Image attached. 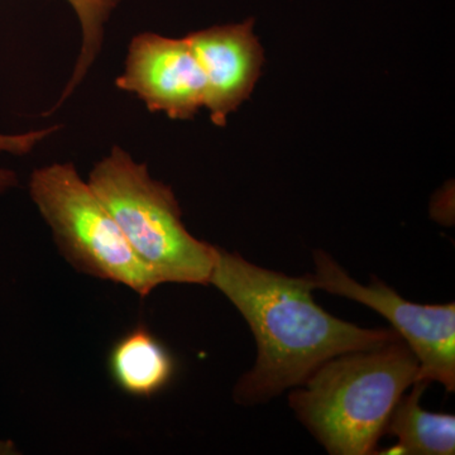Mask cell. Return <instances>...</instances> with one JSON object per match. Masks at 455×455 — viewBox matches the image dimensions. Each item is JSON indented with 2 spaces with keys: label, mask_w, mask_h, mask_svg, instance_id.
I'll use <instances>...</instances> for the list:
<instances>
[{
  "label": "cell",
  "mask_w": 455,
  "mask_h": 455,
  "mask_svg": "<svg viewBox=\"0 0 455 455\" xmlns=\"http://www.w3.org/2000/svg\"><path fill=\"white\" fill-rule=\"evenodd\" d=\"M211 283L235 305L256 339V364L235 391V400L245 405L299 387L337 355L377 348L400 337L392 328H359L326 313L314 301L310 275L287 276L221 248Z\"/></svg>",
  "instance_id": "6da1fadb"
},
{
  "label": "cell",
  "mask_w": 455,
  "mask_h": 455,
  "mask_svg": "<svg viewBox=\"0 0 455 455\" xmlns=\"http://www.w3.org/2000/svg\"><path fill=\"white\" fill-rule=\"evenodd\" d=\"M418 371L414 352L398 337L329 359L291 392L290 406L328 453L374 454Z\"/></svg>",
  "instance_id": "7a4b0ae2"
},
{
  "label": "cell",
  "mask_w": 455,
  "mask_h": 455,
  "mask_svg": "<svg viewBox=\"0 0 455 455\" xmlns=\"http://www.w3.org/2000/svg\"><path fill=\"white\" fill-rule=\"evenodd\" d=\"M88 184L160 284L211 283L218 247L188 233L175 194L151 178L147 164L114 146Z\"/></svg>",
  "instance_id": "3957f363"
},
{
  "label": "cell",
  "mask_w": 455,
  "mask_h": 455,
  "mask_svg": "<svg viewBox=\"0 0 455 455\" xmlns=\"http://www.w3.org/2000/svg\"><path fill=\"white\" fill-rule=\"evenodd\" d=\"M29 191L60 251L75 268L123 284L140 296L149 295L160 286L73 164H53L33 171Z\"/></svg>",
  "instance_id": "277c9868"
},
{
  "label": "cell",
  "mask_w": 455,
  "mask_h": 455,
  "mask_svg": "<svg viewBox=\"0 0 455 455\" xmlns=\"http://www.w3.org/2000/svg\"><path fill=\"white\" fill-rule=\"evenodd\" d=\"M315 289L366 305L391 323L419 362L416 382H438L455 390V305L415 304L373 278L370 286L358 283L323 251L314 253Z\"/></svg>",
  "instance_id": "5b68a950"
},
{
  "label": "cell",
  "mask_w": 455,
  "mask_h": 455,
  "mask_svg": "<svg viewBox=\"0 0 455 455\" xmlns=\"http://www.w3.org/2000/svg\"><path fill=\"white\" fill-rule=\"evenodd\" d=\"M116 88L136 95L152 113L191 119L205 107L206 82L187 38L134 36Z\"/></svg>",
  "instance_id": "8992f818"
},
{
  "label": "cell",
  "mask_w": 455,
  "mask_h": 455,
  "mask_svg": "<svg viewBox=\"0 0 455 455\" xmlns=\"http://www.w3.org/2000/svg\"><path fill=\"white\" fill-rule=\"evenodd\" d=\"M254 20L214 26L190 33L188 44L206 82L205 107L218 127L252 94L263 65V50L253 33Z\"/></svg>",
  "instance_id": "52a82bcc"
},
{
  "label": "cell",
  "mask_w": 455,
  "mask_h": 455,
  "mask_svg": "<svg viewBox=\"0 0 455 455\" xmlns=\"http://www.w3.org/2000/svg\"><path fill=\"white\" fill-rule=\"evenodd\" d=\"M108 368L116 387L139 398L160 394L176 371L170 350L145 325L134 326L113 344Z\"/></svg>",
  "instance_id": "ba28073f"
},
{
  "label": "cell",
  "mask_w": 455,
  "mask_h": 455,
  "mask_svg": "<svg viewBox=\"0 0 455 455\" xmlns=\"http://www.w3.org/2000/svg\"><path fill=\"white\" fill-rule=\"evenodd\" d=\"M427 387V383L415 382L411 386L412 391L398 401L386 429V433L396 436L397 443L382 454H454V415L424 410L420 400Z\"/></svg>",
  "instance_id": "9c48e42d"
},
{
  "label": "cell",
  "mask_w": 455,
  "mask_h": 455,
  "mask_svg": "<svg viewBox=\"0 0 455 455\" xmlns=\"http://www.w3.org/2000/svg\"><path fill=\"white\" fill-rule=\"evenodd\" d=\"M75 13L79 17L83 31L82 50L75 66L73 76L62 92L61 98L55 107L50 110L52 114L64 104L74 90L82 84L88 74L89 68L94 64L100 52L104 38V26L109 20L110 14L121 0H68Z\"/></svg>",
  "instance_id": "30bf717a"
},
{
  "label": "cell",
  "mask_w": 455,
  "mask_h": 455,
  "mask_svg": "<svg viewBox=\"0 0 455 455\" xmlns=\"http://www.w3.org/2000/svg\"><path fill=\"white\" fill-rule=\"evenodd\" d=\"M61 125L44 128V130L32 131L22 134H0V152L16 156L29 154L41 140L55 133ZM18 178L16 172L7 169H0V196L7 193L11 188H16Z\"/></svg>",
  "instance_id": "8fae6325"
}]
</instances>
